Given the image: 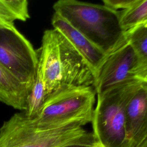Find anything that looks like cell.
I'll use <instances>...</instances> for the list:
<instances>
[{
	"instance_id": "cell-1",
	"label": "cell",
	"mask_w": 147,
	"mask_h": 147,
	"mask_svg": "<svg viewBox=\"0 0 147 147\" xmlns=\"http://www.w3.org/2000/svg\"><path fill=\"white\" fill-rule=\"evenodd\" d=\"M37 51L47 97L63 86H92L93 72L79 52L55 29L44 32Z\"/></svg>"
},
{
	"instance_id": "cell-2",
	"label": "cell",
	"mask_w": 147,
	"mask_h": 147,
	"mask_svg": "<svg viewBox=\"0 0 147 147\" xmlns=\"http://www.w3.org/2000/svg\"><path fill=\"white\" fill-rule=\"evenodd\" d=\"M96 142L93 133L83 126L41 129L24 112L14 114L0 128V147H92Z\"/></svg>"
},
{
	"instance_id": "cell-3",
	"label": "cell",
	"mask_w": 147,
	"mask_h": 147,
	"mask_svg": "<svg viewBox=\"0 0 147 147\" xmlns=\"http://www.w3.org/2000/svg\"><path fill=\"white\" fill-rule=\"evenodd\" d=\"M54 13L105 52L114 47L125 36L118 11L104 5L77 0H59L53 5Z\"/></svg>"
},
{
	"instance_id": "cell-4",
	"label": "cell",
	"mask_w": 147,
	"mask_h": 147,
	"mask_svg": "<svg viewBox=\"0 0 147 147\" xmlns=\"http://www.w3.org/2000/svg\"><path fill=\"white\" fill-rule=\"evenodd\" d=\"M96 96L92 86H63L47 96L36 118L29 119L41 129L83 127L91 122Z\"/></svg>"
},
{
	"instance_id": "cell-5",
	"label": "cell",
	"mask_w": 147,
	"mask_h": 147,
	"mask_svg": "<svg viewBox=\"0 0 147 147\" xmlns=\"http://www.w3.org/2000/svg\"><path fill=\"white\" fill-rule=\"evenodd\" d=\"M141 81H130L104 95L96 96L91 121L97 142L103 147H126V109Z\"/></svg>"
},
{
	"instance_id": "cell-6",
	"label": "cell",
	"mask_w": 147,
	"mask_h": 147,
	"mask_svg": "<svg viewBox=\"0 0 147 147\" xmlns=\"http://www.w3.org/2000/svg\"><path fill=\"white\" fill-rule=\"evenodd\" d=\"M0 63L30 91L38 70V53L17 28H0Z\"/></svg>"
},
{
	"instance_id": "cell-7",
	"label": "cell",
	"mask_w": 147,
	"mask_h": 147,
	"mask_svg": "<svg viewBox=\"0 0 147 147\" xmlns=\"http://www.w3.org/2000/svg\"><path fill=\"white\" fill-rule=\"evenodd\" d=\"M137 61L135 52L127 35L106 56L94 75L93 87L96 96L130 81L134 78L131 72Z\"/></svg>"
},
{
	"instance_id": "cell-8",
	"label": "cell",
	"mask_w": 147,
	"mask_h": 147,
	"mask_svg": "<svg viewBox=\"0 0 147 147\" xmlns=\"http://www.w3.org/2000/svg\"><path fill=\"white\" fill-rule=\"evenodd\" d=\"M141 81V80H140ZM126 147H137L147 137V83L141 82L126 109Z\"/></svg>"
},
{
	"instance_id": "cell-9",
	"label": "cell",
	"mask_w": 147,
	"mask_h": 147,
	"mask_svg": "<svg viewBox=\"0 0 147 147\" xmlns=\"http://www.w3.org/2000/svg\"><path fill=\"white\" fill-rule=\"evenodd\" d=\"M51 23L53 29L61 33L83 57L92 70L94 76L106 52L59 14L53 13Z\"/></svg>"
},
{
	"instance_id": "cell-10",
	"label": "cell",
	"mask_w": 147,
	"mask_h": 147,
	"mask_svg": "<svg viewBox=\"0 0 147 147\" xmlns=\"http://www.w3.org/2000/svg\"><path fill=\"white\" fill-rule=\"evenodd\" d=\"M29 92L28 88L0 63V101L24 112Z\"/></svg>"
},
{
	"instance_id": "cell-11",
	"label": "cell",
	"mask_w": 147,
	"mask_h": 147,
	"mask_svg": "<svg viewBox=\"0 0 147 147\" xmlns=\"http://www.w3.org/2000/svg\"><path fill=\"white\" fill-rule=\"evenodd\" d=\"M137 57L131 74L138 76L147 74V26H140L125 33Z\"/></svg>"
},
{
	"instance_id": "cell-12",
	"label": "cell",
	"mask_w": 147,
	"mask_h": 147,
	"mask_svg": "<svg viewBox=\"0 0 147 147\" xmlns=\"http://www.w3.org/2000/svg\"><path fill=\"white\" fill-rule=\"evenodd\" d=\"M29 18L28 1L0 0V28L16 29V21H26Z\"/></svg>"
},
{
	"instance_id": "cell-13",
	"label": "cell",
	"mask_w": 147,
	"mask_h": 147,
	"mask_svg": "<svg viewBox=\"0 0 147 147\" xmlns=\"http://www.w3.org/2000/svg\"><path fill=\"white\" fill-rule=\"evenodd\" d=\"M119 24L125 33L140 26L147 25V0H137L130 8L118 11Z\"/></svg>"
},
{
	"instance_id": "cell-14",
	"label": "cell",
	"mask_w": 147,
	"mask_h": 147,
	"mask_svg": "<svg viewBox=\"0 0 147 147\" xmlns=\"http://www.w3.org/2000/svg\"><path fill=\"white\" fill-rule=\"evenodd\" d=\"M47 94L41 68L38 61V70L34 82L29 94L27 100V107L24 114L30 118H36L45 101Z\"/></svg>"
},
{
	"instance_id": "cell-15",
	"label": "cell",
	"mask_w": 147,
	"mask_h": 147,
	"mask_svg": "<svg viewBox=\"0 0 147 147\" xmlns=\"http://www.w3.org/2000/svg\"><path fill=\"white\" fill-rule=\"evenodd\" d=\"M137 0H103L106 6L115 11L126 10L134 5Z\"/></svg>"
},
{
	"instance_id": "cell-16",
	"label": "cell",
	"mask_w": 147,
	"mask_h": 147,
	"mask_svg": "<svg viewBox=\"0 0 147 147\" xmlns=\"http://www.w3.org/2000/svg\"><path fill=\"white\" fill-rule=\"evenodd\" d=\"M135 78H136L137 79H138V80H141L142 82L147 83V74H145L141 75V76H135Z\"/></svg>"
},
{
	"instance_id": "cell-17",
	"label": "cell",
	"mask_w": 147,
	"mask_h": 147,
	"mask_svg": "<svg viewBox=\"0 0 147 147\" xmlns=\"http://www.w3.org/2000/svg\"><path fill=\"white\" fill-rule=\"evenodd\" d=\"M137 147H147V137Z\"/></svg>"
},
{
	"instance_id": "cell-18",
	"label": "cell",
	"mask_w": 147,
	"mask_h": 147,
	"mask_svg": "<svg viewBox=\"0 0 147 147\" xmlns=\"http://www.w3.org/2000/svg\"><path fill=\"white\" fill-rule=\"evenodd\" d=\"M92 147H103V146H102L99 143L96 142V144L94 146H93Z\"/></svg>"
},
{
	"instance_id": "cell-19",
	"label": "cell",
	"mask_w": 147,
	"mask_h": 147,
	"mask_svg": "<svg viewBox=\"0 0 147 147\" xmlns=\"http://www.w3.org/2000/svg\"><path fill=\"white\" fill-rule=\"evenodd\" d=\"M66 147H84L82 146H66Z\"/></svg>"
},
{
	"instance_id": "cell-20",
	"label": "cell",
	"mask_w": 147,
	"mask_h": 147,
	"mask_svg": "<svg viewBox=\"0 0 147 147\" xmlns=\"http://www.w3.org/2000/svg\"><path fill=\"white\" fill-rule=\"evenodd\" d=\"M146 26H147V25H146Z\"/></svg>"
}]
</instances>
